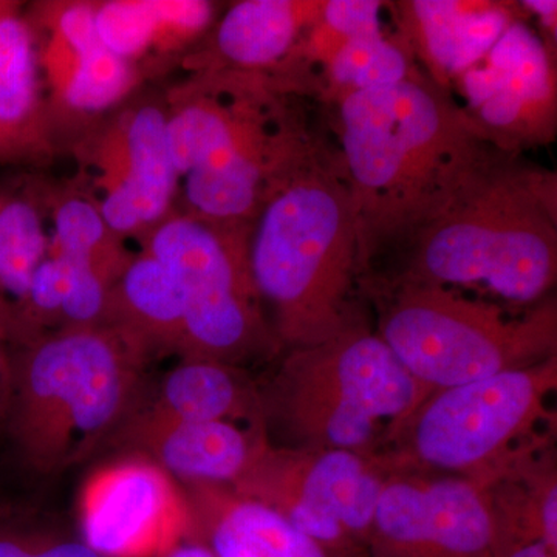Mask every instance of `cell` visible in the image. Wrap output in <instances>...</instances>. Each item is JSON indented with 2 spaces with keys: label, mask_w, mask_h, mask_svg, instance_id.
<instances>
[{
  "label": "cell",
  "mask_w": 557,
  "mask_h": 557,
  "mask_svg": "<svg viewBox=\"0 0 557 557\" xmlns=\"http://www.w3.org/2000/svg\"><path fill=\"white\" fill-rule=\"evenodd\" d=\"M497 557H557V548L544 539H516L504 542Z\"/></svg>",
  "instance_id": "31"
},
{
  "label": "cell",
  "mask_w": 557,
  "mask_h": 557,
  "mask_svg": "<svg viewBox=\"0 0 557 557\" xmlns=\"http://www.w3.org/2000/svg\"><path fill=\"white\" fill-rule=\"evenodd\" d=\"M40 72L35 25L17 3L0 0V164L33 163L51 153Z\"/></svg>",
  "instance_id": "18"
},
{
  "label": "cell",
  "mask_w": 557,
  "mask_h": 557,
  "mask_svg": "<svg viewBox=\"0 0 557 557\" xmlns=\"http://www.w3.org/2000/svg\"><path fill=\"white\" fill-rule=\"evenodd\" d=\"M379 336L431 392L556 357L557 306L525 311L456 288L394 277L380 288Z\"/></svg>",
  "instance_id": "7"
},
{
  "label": "cell",
  "mask_w": 557,
  "mask_h": 557,
  "mask_svg": "<svg viewBox=\"0 0 557 557\" xmlns=\"http://www.w3.org/2000/svg\"><path fill=\"white\" fill-rule=\"evenodd\" d=\"M465 112L508 152L549 145L557 132L552 44L525 21L512 22L485 58L454 81Z\"/></svg>",
  "instance_id": "12"
},
{
  "label": "cell",
  "mask_w": 557,
  "mask_h": 557,
  "mask_svg": "<svg viewBox=\"0 0 557 557\" xmlns=\"http://www.w3.org/2000/svg\"><path fill=\"white\" fill-rule=\"evenodd\" d=\"M14 346L9 324L0 317V442L5 440L11 397H13Z\"/></svg>",
  "instance_id": "29"
},
{
  "label": "cell",
  "mask_w": 557,
  "mask_h": 557,
  "mask_svg": "<svg viewBox=\"0 0 557 557\" xmlns=\"http://www.w3.org/2000/svg\"><path fill=\"white\" fill-rule=\"evenodd\" d=\"M33 557H101L83 539L47 525Z\"/></svg>",
  "instance_id": "30"
},
{
  "label": "cell",
  "mask_w": 557,
  "mask_h": 557,
  "mask_svg": "<svg viewBox=\"0 0 557 557\" xmlns=\"http://www.w3.org/2000/svg\"><path fill=\"white\" fill-rule=\"evenodd\" d=\"M383 2L376 0H325L317 24L300 47L299 62L324 73L348 40L383 32Z\"/></svg>",
  "instance_id": "27"
},
{
  "label": "cell",
  "mask_w": 557,
  "mask_h": 557,
  "mask_svg": "<svg viewBox=\"0 0 557 557\" xmlns=\"http://www.w3.org/2000/svg\"><path fill=\"white\" fill-rule=\"evenodd\" d=\"M249 270L282 351L366 327L357 209L339 157L319 146L271 190L248 237Z\"/></svg>",
  "instance_id": "2"
},
{
  "label": "cell",
  "mask_w": 557,
  "mask_h": 557,
  "mask_svg": "<svg viewBox=\"0 0 557 557\" xmlns=\"http://www.w3.org/2000/svg\"><path fill=\"white\" fill-rule=\"evenodd\" d=\"M325 0H244L215 28L214 46L230 72L262 75L285 62L299 64L300 47Z\"/></svg>",
  "instance_id": "20"
},
{
  "label": "cell",
  "mask_w": 557,
  "mask_h": 557,
  "mask_svg": "<svg viewBox=\"0 0 557 557\" xmlns=\"http://www.w3.org/2000/svg\"><path fill=\"white\" fill-rule=\"evenodd\" d=\"M170 557H214L207 547L197 542H186L178 549H175Z\"/></svg>",
  "instance_id": "33"
},
{
  "label": "cell",
  "mask_w": 557,
  "mask_h": 557,
  "mask_svg": "<svg viewBox=\"0 0 557 557\" xmlns=\"http://www.w3.org/2000/svg\"><path fill=\"white\" fill-rule=\"evenodd\" d=\"M408 47L399 38L376 32L348 40L322 73L329 100L358 91L383 89L417 72Z\"/></svg>",
  "instance_id": "25"
},
{
  "label": "cell",
  "mask_w": 557,
  "mask_h": 557,
  "mask_svg": "<svg viewBox=\"0 0 557 557\" xmlns=\"http://www.w3.org/2000/svg\"><path fill=\"white\" fill-rule=\"evenodd\" d=\"M32 512L0 508V557H33L46 531Z\"/></svg>",
  "instance_id": "28"
},
{
  "label": "cell",
  "mask_w": 557,
  "mask_h": 557,
  "mask_svg": "<svg viewBox=\"0 0 557 557\" xmlns=\"http://www.w3.org/2000/svg\"><path fill=\"white\" fill-rule=\"evenodd\" d=\"M11 194H13V190L9 188H0V212H2L7 201H9Z\"/></svg>",
  "instance_id": "34"
},
{
  "label": "cell",
  "mask_w": 557,
  "mask_h": 557,
  "mask_svg": "<svg viewBox=\"0 0 557 557\" xmlns=\"http://www.w3.org/2000/svg\"><path fill=\"white\" fill-rule=\"evenodd\" d=\"M76 516L79 537L101 557H170L193 531L183 486L138 456H112L91 469Z\"/></svg>",
  "instance_id": "11"
},
{
  "label": "cell",
  "mask_w": 557,
  "mask_h": 557,
  "mask_svg": "<svg viewBox=\"0 0 557 557\" xmlns=\"http://www.w3.org/2000/svg\"><path fill=\"white\" fill-rule=\"evenodd\" d=\"M196 518L209 520L240 542L252 557H329L273 508L212 483L182 485Z\"/></svg>",
  "instance_id": "23"
},
{
  "label": "cell",
  "mask_w": 557,
  "mask_h": 557,
  "mask_svg": "<svg viewBox=\"0 0 557 557\" xmlns=\"http://www.w3.org/2000/svg\"><path fill=\"white\" fill-rule=\"evenodd\" d=\"M39 22L50 32L49 42L39 49L40 70L65 109L98 113L129 94L137 73L102 44L95 3L53 5Z\"/></svg>",
  "instance_id": "17"
},
{
  "label": "cell",
  "mask_w": 557,
  "mask_h": 557,
  "mask_svg": "<svg viewBox=\"0 0 557 557\" xmlns=\"http://www.w3.org/2000/svg\"><path fill=\"white\" fill-rule=\"evenodd\" d=\"M102 219L116 236L145 234L170 215L178 175L168 141V110L148 102L124 110L91 138Z\"/></svg>",
  "instance_id": "14"
},
{
  "label": "cell",
  "mask_w": 557,
  "mask_h": 557,
  "mask_svg": "<svg viewBox=\"0 0 557 557\" xmlns=\"http://www.w3.org/2000/svg\"><path fill=\"white\" fill-rule=\"evenodd\" d=\"M383 486L364 456L278 448L267 440L230 487L273 508L327 552H341L357 539L369 544Z\"/></svg>",
  "instance_id": "10"
},
{
  "label": "cell",
  "mask_w": 557,
  "mask_h": 557,
  "mask_svg": "<svg viewBox=\"0 0 557 557\" xmlns=\"http://www.w3.org/2000/svg\"><path fill=\"white\" fill-rule=\"evenodd\" d=\"M338 104L339 161L357 209L362 260L397 251L474 170L494 143L450 91L417 69Z\"/></svg>",
  "instance_id": "1"
},
{
  "label": "cell",
  "mask_w": 557,
  "mask_h": 557,
  "mask_svg": "<svg viewBox=\"0 0 557 557\" xmlns=\"http://www.w3.org/2000/svg\"><path fill=\"white\" fill-rule=\"evenodd\" d=\"M265 76L211 70L168 110L185 214L247 226L271 190L321 146Z\"/></svg>",
  "instance_id": "4"
},
{
  "label": "cell",
  "mask_w": 557,
  "mask_h": 557,
  "mask_svg": "<svg viewBox=\"0 0 557 557\" xmlns=\"http://www.w3.org/2000/svg\"><path fill=\"white\" fill-rule=\"evenodd\" d=\"M557 387V357L461 386L435 391L399 426L412 456L429 467L460 472L482 485L515 460L547 416Z\"/></svg>",
  "instance_id": "9"
},
{
  "label": "cell",
  "mask_w": 557,
  "mask_h": 557,
  "mask_svg": "<svg viewBox=\"0 0 557 557\" xmlns=\"http://www.w3.org/2000/svg\"><path fill=\"white\" fill-rule=\"evenodd\" d=\"M101 325L126 341L149 366L177 355L185 333V299L170 270L149 252L134 256L110 289Z\"/></svg>",
  "instance_id": "19"
},
{
  "label": "cell",
  "mask_w": 557,
  "mask_h": 557,
  "mask_svg": "<svg viewBox=\"0 0 557 557\" xmlns=\"http://www.w3.org/2000/svg\"><path fill=\"white\" fill-rule=\"evenodd\" d=\"M258 392L271 445L359 456L384 424L398 431L432 394L368 327L285 350Z\"/></svg>",
  "instance_id": "6"
},
{
  "label": "cell",
  "mask_w": 557,
  "mask_h": 557,
  "mask_svg": "<svg viewBox=\"0 0 557 557\" xmlns=\"http://www.w3.org/2000/svg\"><path fill=\"white\" fill-rule=\"evenodd\" d=\"M141 406L178 420H249L262 429L258 384L244 370L218 362L180 359L163 379L150 381Z\"/></svg>",
  "instance_id": "21"
},
{
  "label": "cell",
  "mask_w": 557,
  "mask_h": 557,
  "mask_svg": "<svg viewBox=\"0 0 557 557\" xmlns=\"http://www.w3.org/2000/svg\"><path fill=\"white\" fill-rule=\"evenodd\" d=\"M395 252L403 260L395 277L542 302L557 278L555 172L494 145Z\"/></svg>",
  "instance_id": "3"
},
{
  "label": "cell",
  "mask_w": 557,
  "mask_h": 557,
  "mask_svg": "<svg viewBox=\"0 0 557 557\" xmlns=\"http://www.w3.org/2000/svg\"><path fill=\"white\" fill-rule=\"evenodd\" d=\"M49 247L42 205L28 193L13 190L0 212V317L9 324L11 339L14 318Z\"/></svg>",
  "instance_id": "24"
},
{
  "label": "cell",
  "mask_w": 557,
  "mask_h": 557,
  "mask_svg": "<svg viewBox=\"0 0 557 557\" xmlns=\"http://www.w3.org/2000/svg\"><path fill=\"white\" fill-rule=\"evenodd\" d=\"M51 218L53 236L49 255L90 267L115 284L134 256L121 247L119 236L110 231L98 205L83 197H65L57 201Z\"/></svg>",
  "instance_id": "26"
},
{
  "label": "cell",
  "mask_w": 557,
  "mask_h": 557,
  "mask_svg": "<svg viewBox=\"0 0 557 557\" xmlns=\"http://www.w3.org/2000/svg\"><path fill=\"white\" fill-rule=\"evenodd\" d=\"M249 231L170 214L143 234V251L170 270L185 299L180 359L242 369L282 354L249 270Z\"/></svg>",
  "instance_id": "8"
},
{
  "label": "cell",
  "mask_w": 557,
  "mask_h": 557,
  "mask_svg": "<svg viewBox=\"0 0 557 557\" xmlns=\"http://www.w3.org/2000/svg\"><path fill=\"white\" fill-rule=\"evenodd\" d=\"M265 440L262 429L244 431L230 421L178 420L139 405L102 454L148 458L180 485L231 486Z\"/></svg>",
  "instance_id": "15"
},
{
  "label": "cell",
  "mask_w": 557,
  "mask_h": 557,
  "mask_svg": "<svg viewBox=\"0 0 557 557\" xmlns=\"http://www.w3.org/2000/svg\"><path fill=\"white\" fill-rule=\"evenodd\" d=\"M214 16L200 0H116L95 3L98 35L121 60L134 62L150 51H168L201 35Z\"/></svg>",
  "instance_id": "22"
},
{
  "label": "cell",
  "mask_w": 557,
  "mask_h": 557,
  "mask_svg": "<svg viewBox=\"0 0 557 557\" xmlns=\"http://www.w3.org/2000/svg\"><path fill=\"white\" fill-rule=\"evenodd\" d=\"M5 440L40 478L102 456L148 392V366L106 325L70 327L14 347Z\"/></svg>",
  "instance_id": "5"
},
{
  "label": "cell",
  "mask_w": 557,
  "mask_h": 557,
  "mask_svg": "<svg viewBox=\"0 0 557 557\" xmlns=\"http://www.w3.org/2000/svg\"><path fill=\"white\" fill-rule=\"evenodd\" d=\"M369 544L373 557H497L500 528L474 480H391Z\"/></svg>",
  "instance_id": "13"
},
{
  "label": "cell",
  "mask_w": 557,
  "mask_h": 557,
  "mask_svg": "<svg viewBox=\"0 0 557 557\" xmlns=\"http://www.w3.org/2000/svg\"><path fill=\"white\" fill-rule=\"evenodd\" d=\"M519 5L525 13L537 16L548 33H553V38H556V0H525V2H520Z\"/></svg>",
  "instance_id": "32"
},
{
  "label": "cell",
  "mask_w": 557,
  "mask_h": 557,
  "mask_svg": "<svg viewBox=\"0 0 557 557\" xmlns=\"http://www.w3.org/2000/svg\"><path fill=\"white\" fill-rule=\"evenodd\" d=\"M394 7L398 38L423 64L424 75L446 91L486 57L512 22L525 20L519 3L494 0H409Z\"/></svg>",
  "instance_id": "16"
}]
</instances>
